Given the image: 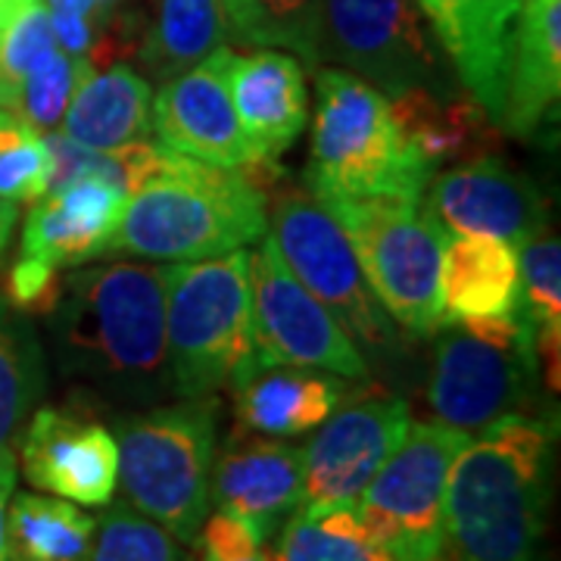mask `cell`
<instances>
[{
	"label": "cell",
	"instance_id": "cell-1",
	"mask_svg": "<svg viewBox=\"0 0 561 561\" xmlns=\"http://www.w3.org/2000/svg\"><path fill=\"white\" fill-rule=\"evenodd\" d=\"M54 353L69 381L119 405L175 397L165 343L162 265L106 260L62 284L50 312Z\"/></svg>",
	"mask_w": 561,
	"mask_h": 561
},
{
	"label": "cell",
	"instance_id": "cell-22",
	"mask_svg": "<svg viewBox=\"0 0 561 561\" xmlns=\"http://www.w3.org/2000/svg\"><path fill=\"white\" fill-rule=\"evenodd\" d=\"M387 101L405 150L427 172L500 150V125L468 91L437 94L431 88H409Z\"/></svg>",
	"mask_w": 561,
	"mask_h": 561
},
{
	"label": "cell",
	"instance_id": "cell-6",
	"mask_svg": "<svg viewBox=\"0 0 561 561\" xmlns=\"http://www.w3.org/2000/svg\"><path fill=\"white\" fill-rule=\"evenodd\" d=\"M431 175L405 150L387 94L341 66L316 69V125L306 165L312 197L421 201Z\"/></svg>",
	"mask_w": 561,
	"mask_h": 561
},
{
	"label": "cell",
	"instance_id": "cell-4",
	"mask_svg": "<svg viewBox=\"0 0 561 561\" xmlns=\"http://www.w3.org/2000/svg\"><path fill=\"white\" fill-rule=\"evenodd\" d=\"M165 343L175 400L219 397L256 375L253 343V253L169 262Z\"/></svg>",
	"mask_w": 561,
	"mask_h": 561
},
{
	"label": "cell",
	"instance_id": "cell-16",
	"mask_svg": "<svg viewBox=\"0 0 561 561\" xmlns=\"http://www.w3.org/2000/svg\"><path fill=\"white\" fill-rule=\"evenodd\" d=\"M231 60L234 50L219 47L194 69L162 81L153 98V131L160 147L221 169L256 162L231 101Z\"/></svg>",
	"mask_w": 561,
	"mask_h": 561
},
{
	"label": "cell",
	"instance_id": "cell-41",
	"mask_svg": "<svg viewBox=\"0 0 561 561\" xmlns=\"http://www.w3.org/2000/svg\"><path fill=\"white\" fill-rule=\"evenodd\" d=\"M16 10H22L16 0H0V25H7V22L16 16Z\"/></svg>",
	"mask_w": 561,
	"mask_h": 561
},
{
	"label": "cell",
	"instance_id": "cell-42",
	"mask_svg": "<svg viewBox=\"0 0 561 561\" xmlns=\"http://www.w3.org/2000/svg\"><path fill=\"white\" fill-rule=\"evenodd\" d=\"M243 561H280V559H278V552H275V546H268V542H265L253 559H243Z\"/></svg>",
	"mask_w": 561,
	"mask_h": 561
},
{
	"label": "cell",
	"instance_id": "cell-12",
	"mask_svg": "<svg viewBox=\"0 0 561 561\" xmlns=\"http://www.w3.org/2000/svg\"><path fill=\"white\" fill-rule=\"evenodd\" d=\"M412 424L409 402L378 387L343 400L302 446V502L297 512L321 515L353 508Z\"/></svg>",
	"mask_w": 561,
	"mask_h": 561
},
{
	"label": "cell",
	"instance_id": "cell-19",
	"mask_svg": "<svg viewBox=\"0 0 561 561\" xmlns=\"http://www.w3.org/2000/svg\"><path fill=\"white\" fill-rule=\"evenodd\" d=\"M128 194L106 179H79L44 194L25 216L22 253L76 268L110 253Z\"/></svg>",
	"mask_w": 561,
	"mask_h": 561
},
{
	"label": "cell",
	"instance_id": "cell-30",
	"mask_svg": "<svg viewBox=\"0 0 561 561\" xmlns=\"http://www.w3.org/2000/svg\"><path fill=\"white\" fill-rule=\"evenodd\" d=\"M280 561H393L365 530L356 508H331L321 515L294 512L278 530Z\"/></svg>",
	"mask_w": 561,
	"mask_h": 561
},
{
	"label": "cell",
	"instance_id": "cell-34",
	"mask_svg": "<svg viewBox=\"0 0 561 561\" xmlns=\"http://www.w3.org/2000/svg\"><path fill=\"white\" fill-rule=\"evenodd\" d=\"M91 561H191V556L184 542L122 500L101 515Z\"/></svg>",
	"mask_w": 561,
	"mask_h": 561
},
{
	"label": "cell",
	"instance_id": "cell-38",
	"mask_svg": "<svg viewBox=\"0 0 561 561\" xmlns=\"http://www.w3.org/2000/svg\"><path fill=\"white\" fill-rule=\"evenodd\" d=\"M16 486V461L0 459V561H7V542H3V524H7V505Z\"/></svg>",
	"mask_w": 561,
	"mask_h": 561
},
{
	"label": "cell",
	"instance_id": "cell-35",
	"mask_svg": "<svg viewBox=\"0 0 561 561\" xmlns=\"http://www.w3.org/2000/svg\"><path fill=\"white\" fill-rule=\"evenodd\" d=\"M50 50H57V38L50 28L47 7L41 0L16 10L13 20L0 25V106L3 110L10 113L16 110L22 79Z\"/></svg>",
	"mask_w": 561,
	"mask_h": 561
},
{
	"label": "cell",
	"instance_id": "cell-29",
	"mask_svg": "<svg viewBox=\"0 0 561 561\" xmlns=\"http://www.w3.org/2000/svg\"><path fill=\"white\" fill-rule=\"evenodd\" d=\"M47 387V362L22 312L0 297V459L16 461L22 431Z\"/></svg>",
	"mask_w": 561,
	"mask_h": 561
},
{
	"label": "cell",
	"instance_id": "cell-18",
	"mask_svg": "<svg viewBox=\"0 0 561 561\" xmlns=\"http://www.w3.org/2000/svg\"><path fill=\"white\" fill-rule=\"evenodd\" d=\"M561 94V0H522L508 41L502 106L496 125L522 140L559 116Z\"/></svg>",
	"mask_w": 561,
	"mask_h": 561
},
{
	"label": "cell",
	"instance_id": "cell-32",
	"mask_svg": "<svg viewBox=\"0 0 561 561\" xmlns=\"http://www.w3.org/2000/svg\"><path fill=\"white\" fill-rule=\"evenodd\" d=\"M94 69H91V62L84 60V57H69L60 47L50 50L22 79L20 98H16V110L13 113L22 122H28L41 135L57 131L66 106L76 98L79 84Z\"/></svg>",
	"mask_w": 561,
	"mask_h": 561
},
{
	"label": "cell",
	"instance_id": "cell-21",
	"mask_svg": "<svg viewBox=\"0 0 561 561\" xmlns=\"http://www.w3.org/2000/svg\"><path fill=\"white\" fill-rule=\"evenodd\" d=\"M231 101L243 135L256 160H278L306 128L309 98L306 76L294 54L278 47H256L231 60Z\"/></svg>",
	"mask_w": 561,
	"mask_h": 561
},
{
	"label": "cell",
	"instance_id": "cell-17",
	"mask_svg": "<svg viewBox=\"0 0 561 561\" xmlns=\"http://www.w3.org/2000/svg\"><path fill=\"white\" fill-rule=\"evenodd\" d=\"M209 502L272 542L302 502V446L234 427L216 449Z\"/></svg>",
	"mask_w": 561,
	"mask_h": 561
},
{
	"label": "cell",
	"instance_id": "cell-39",
	"mask_svg": "<svg viewBox=\"0 0 561 561\" xmlns=\"http://www.w3.org/2000/svg\"><path fill=\"white\" fill-rule=\"evenodd\" d=\"M47 10H62V13H79L91 20L106 22L110 16L101 10V0H47Z\"/></svg>",
	"mask_w": 561,
	"mask_h": 561
},
{
	"label": "cell",
	"instance_id": "cell-25",
	"mask_svg": "<svg viewBox=\"0 0 561 561\" xmlns=\"http://www.w3.org/2000/svg\"><path fill=\"white\" fill-rule=\"evenodd\" d=\"M60 125V135L101 153H116L131 144L150 140L153 131L150 81L125 62L94 69L79 84Z\"/></svg>",
	"mask_w": 561,
	"mask_h": 561
},
{
	"label": "cell",
	"instance_id": "cell-9",
	"mask_svg": "<svg viewBox=\"0 0 561 561\" xmlns=\"http://www.w3.org/2000/svg\"><path fill=\"white\" fill-rule=\"evenodd\" d=\"M265 203H272V241L287 268L334 316L362 356L393 359L402 346L400 328L368 287L341 225L309 191L280 187Z\"/></svg>",
	"mask_w": 561,
	"mask_h": 561
},
{
	"label": "cell",
	"instance_id": "cell-45",
	"mask_svg": "<svg viewBox=\"0 0 561 561\" xmlns=\"http://www.w3.org/2000/svg\"><path fill=\"white\" fill-rule=\"evenodd\" d=\"M221 7H228V0H221Z\"/></svg>",
	"mask_w": 561,
	"mask_h": 561
},
{
	"label": "cell",
	"instance_id": "cell-26",
	"mask_svg": "<svg viewBox=\"0 0 561 561\" xmlns=\"http://www.w3.org/2000/svg\"><path fill=\"white\" fill-rule=\"evenodd\" d=\"M231 38L221 0H157L153 22L140 35L138 60L150 79L169 81L228 47Z\"/></svg>",
	"mask_w": 561,
	"mask_h": 561
},
{
	"label": "cell",
	"instance_id": "cell-3",
	"mask_svg": "<svg viewBox=\"0 0 561 561\" xmlns=\"http://www.w3.org/2000/svg\"><path fill=\"white\" fill-rule=\"evenodd\" d=\"M265 197L241 169H221L162 147L160 165L122 213L110 253L147 262L213 260L268 231Z\"/></svg>",
	"mask_w": 561,
	"mask_h": 561
},
{
	"label": "cell",
	"instance_id": "cell-2",
	"mask_svg": "<svg viewBox=\"0 0 561 561\" xmlns=\"http://www.w3.org/2000/svg\"><path fill=\"white\" fill-rule=\"evenodd\" d=\"M556 437L546 415H505L471 434L446 483V561H542Z\"/></svg>",
	"mask_w": 561,
	"mask_h": 561
},
{
	"label": "cell",
	"instance_id": "cell-40",
	"mask_svg": "<svg viewBox=\"0 0 561 561\" xmlns=\"http://www.w3.org/2000/svg\"><path fill=\"white\" fill-rule=\"evenodd\" d=\"M13 225H16V206L0 201V256H3V250H7V241H10Z\"/></svg>",
	"mask_w": 561,
	"mask_h": 561
},
{
	"label": "cell",
	"instance_id": "cell-15",
	"mask_svg": "<svg viewBox=\"0 0 561 561\" xmlns=\"http://www.w3.org/2000/svg\"><path fill=\"white\" fill-rule=\"evenodd\" d=\"M421 206L443 234H490L512 247L549 225V201L540 187L493 153L434 172Z\"/></svg>",
	"mask_w": 561,
	"mask_h": 561
},
{
	"label": "cell",
	"instance_id": "cell-24",
	"mask_svg": "<svg viewBox=\"0 0 561 561\" xmlns=\"http://www.w3.org/2000/svg\"><path fill=\"white\" fill-rule=\"evenodd\" d=\"M443 321L522 312L518 247L490 234H446L440 253Z\"/></svg>",
	"mask_w": 561,
	"mask_h": 561
},
{
	"label": "cell",
	"instance_id": "cell-44",
	"mask_svg": "<svg viewBox=\"0 0 561 561\" xmlns=\"http://www.w3.org/2000/svg\"><path fill=\"white\" fill-rule=\"evenodd\" d=\"M20 7H28V3H38V0H16Z\"/></svg>",
	"mask_w": 561,
	"mask_h": 561
},
{
	"label": "cell",
	"instance_id": "cell-10",
	"mask_svg": "<svg viewBox=\"0 0 561 561\" xmlns=\"http://www.w3.org/2000/svg\"><path fill=\"white\" fill-rule=\"evenodd\" d=\"M471 434L440 421H412L393 456L353 505L393 561H443V505L453 461Z\"/></svg>",
	"mask_w": 561,
	"mask_h": 561
},
{
	"label": "cell",
	"instance_id": "cell-5",
	"mask_svg": "<svg viewBox=\"0 0 561 561\" xmlns=\"http://www.w3.org/2000/svg\"><path fill=\"white\" fill-rule=\"evenodd\" d=\"M219 419V397H179L113 421L125 502L184 546H194L209 515Z\"/></svg>",
	"mask_w": 561,
	"mask_h": 561
},
{
	"label": "cell",
	"instance_id": "cell-36",
	"mask_svg": "<svg viewBox=\"0 0 561 561\" xmlns=\"http://www.w3.org/2000/svg\"><path fill=\"white\" fill-rule=\"evenodd\" d=\"M62 275L57 265L25 256L13 262L3 280V300L22 316H50L62 297Z\"/></svg>",
	"mask_w": 561,
	"mask_h": 561
},
{
	"label": "cell",
	"instance_id": "cell-28",
	"mask_svg": "<svg viewBox=\"0 0 561 561\" xmlns=\"http://www.w3.org/2000/svg\"><path fill=\"white\" fill-rule=\"evenodd\" d=\"M522 268V312L534 353L540 362V381L546 390L559 393L561 387V241L556 228H540L534 238L518 247Z\"/></svg>",
	"mask_w": 561,
	"mask_h": 561
},
{
	"label": "cell",
	"instance_id": "cell-14",
	"mask_svg": "<svg viewBox=\"0 0 561 561\" xmlns=\"http://www.w3.org/2000/svg\"><path fill=\"white\" fill-rule=\"evenodd\" d=\"M16 468L38 493L101 508L119 486L113 431L79 409H35L16 446Z\"/></svg>",
	"mask_w": 561,
	"mask_h": 561
},
{
	"label": "cell",
	"instance_id": "cell-11",
	"mask_svg": "<svg viewBox=\"0 0 561 561\" xmlns=\"http://www.w3.org/2000/svg\"><path fill=\"white\" fill-rule=\"evenodd\" d=\"M321 60L337 62L387 98L409 88L449 94L440 41L415 0H321Z\"/></svg>",
	"mask_w": 561,
	"mask_h": 561
},
{
	"label": "cell",
	"instance_id": "cell-27",
	"mask_svg": "<svg viewBox=\"0 0 561 561\" xmlns=\"http://www.w3.org/2000/svg\"><path fill=\"white\" fill-rule=\"evenodd\" d=\"M98 518L47 493H16L7 505V561H91Z\"/></svg>",
	"mask_w": 561,
	"mask_h": 561
},
{
	"label": "cell",
	"instance_id": "cell-43",
	"mask_svg": "<svg viewBox=\"0 0 561 561\" xmlns=\"http://www.w3.org/2000/svg\"><path fill=\"white\" fill-rule=\"evenodd\" d=\"M122 0H101V10L106 13V16H113V13H119Z\"/></svg>",
	"mask_w": 561,
	"mask_h": 561
},
{
	"label": "cell",
	"instance_id": "cell-23",
	"mask_svg": "<svg viewBox=\"0 0 561 561\" xmlns=\"http://www.w3.org/2000/svg\"><path fill=\"white\" fill-rule=\"evenodd\" d=\"M350 378L324 368L272 365L234 390L238 427L262 437H306L350 393Z\"/></svg>",
	"mask_w": 561,
	"mask_h": 561
},
{
	"label": "cell",
	"instance_id": "cell-13",
	"mask_svg": "<svg viewBox=\"0 0 561 561\" xmlns=\"http://www.w3.org/2000/svg\"><path fill=\"white\" fill-rule=\"evenodd\" d=\"M253 343L256 371L300 365L324 368L350 381H365L371 375L359 346L287 268L272 238L253 253Z\"/></svg>",
	"mask_w": 561,
	"mask_h": 561
},
{
	"label": "cell",
	"instance_id": "cell-7",
	"mask_svg": "<svg viewBox=\"0 0 561 561\" xmlns=\"http://www.w3.org/2000/svg\"><path fill=\"white\" fill-rule=\"evenodd\" d=\"M540 397V362L524 312L443 321L427 371L434 421L478 434L505 415H530Z\"/></svg>",
	"mask_w": 561,
	"mask_h": 561
},
{
	"label": "cell",
	"instance_id": "cell-20",
	"mask_svg": "<svg viewBox=\"0 0 561 561\" xmlns=\"http://www.w3.org/2000/svg\"><path fill=\"white\" fill-rule=\"evenodd\" d=\"M415 3L434 25V38L440 41L443 57H449L461 88L496 122L502 106L508 41L522 0H415Z\"/></svg>",
	"mask_w": 561,
	"mask_h": 561
},
{
	"label": "cell",
	"instance_id": "cell-33",
	"mask_svg": "<svg viewBox=\"0 0 561 561\" xmlns=\"http://www.w3.org/2000/svg\"><path fill=\"white\" fill-rule=\"evenodd\" d=\"M50 191V150L44 135L0 106V201L38 203Z\"/></svg>",
	"mask_w": 561,
	"mask_h": 561
},
{
	"label": "cell",
	"instance_id": "cell-8",
	"mask_svg": "<svg viewBox=\"0 0 561 561\" xmlns=\"http://www.w3.org/2000/svg\"><path fill=\"white\" fill-rule=\"evenodd\" d=\"M321 209L341 225L362 275L402 337L424 341L443 324L440 253L446 234L409 197L321 194Z\"/></svg>",
	"mask_w": 561,
	"mask_h": 561
},
{
	"label": "cell",
	"instance_id": "cell-37",
	"mask_svg": "<svg viewBox=\"0 0 561 561\" xmlns=\"http://www.w3.org/2000/svg\"><path fill=\"white\" fill-rule=\"evenodd\" d=\"M194 546L201 552V561H243L253 559L265 540L238 515L216 508L213 515L203 518Z\"/></svg>",
	"mask_w": 561,
	"mask_h": 561
},
{
	"label": "cell",
	"instance_id": "cell-31",
	"mask_svg": "<svg viewBox=\"0 0 561 561\" xmlns=\"http://www.w3.org/2000/svg\"><path fill=\"white\" fill-rule=\"evenodd\" d=\"M321 0H228L231 35L253 47H278L319 66Z\"/></svg>",
	"mask_w": 561,
	"mask_h": 561
}]
</instances>
